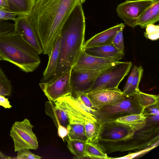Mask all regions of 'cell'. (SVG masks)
Wrapping results in <instances>:
<instances>
[{
	"label": "cell",
	"mask_w": 159,
	"mask_h": 159,
	"mask_svg": "<svg viewBox=\"0 0 159 159\" xmlns=\"http://www.w3.org/2000/svg\"><path fill=\"white\" fill-rule=\"evenodd\" d=\"M86 0H36L28 16L44 54H49L64 24L75 6Z\"/></svg>",
	"instance_id": "cell-1"
},
{
	"label": "cell",
	"mask_w": 159,
	"mask_h": 159,
	"mask_svg": "<svg viewBox=\"0 0 159 159\" xmlns=\"http://www.w3.org/2000/svg\"><path fill=\"white\" fill-rule=\"evenodd\" d=\"M82 4L79 3L75 6L63 26L60 34V55L57 71L50 80L71 69L84 50L86 25Z\"/></svg>",
	"instance_id": "cell-2"
},
{
	"label": "cell",
	"mask_w": 159,
	"mask_h": 159,
	"mask_svg": "<svg viewBox=\"0 0 159 159\" xmlns=\"http://www.w3.org/2000/svg\"><path fill=\"white\" fill-rule=\"evenodd\" d=\"M39 55L14 30L0 36V55L24 72H32L39 67Z\"/></svg>",
	"instance_id": "cell-3"
},
{
	"label": "cell",
	"mask_w": 159,
	"mask_h": 159,
	"mask_svg": "<svg viewBox=\"0 0 159 159\" xmlns=\"http://www.w3.org/2000/svg\"><path fill=\"white\" fill-rule=\"evenodd\" d=\"M144 109L133 96L124 95L117 102L96 109L93 115L99 122L103 123L116 121L127 115L142 113Z\"/></svg>",
	"instance_id": "cell-4"
},
{
	"label": "cell",
	"mask_w": 159,
	"mask_h": 159,
	"mask_svg": "<svg viewBox=\"0 0 159 159\" xmlns=\"http://www.w3.org/2000/svg\"><path fill=\"white\" fill-rule=\"evenodd\" d=\"M132 66L131 61H119L104 69L97 76L90 91L118 88L120 82L128 74Z\"/></svg>",
	"instance_id": "cell-5"
},
{
	"label": "cell",
	"mask_w": 159,
	"mask_h": 159,
	"mask_svg": "<svg viewBox=\"0 0 159 159\" xmlns=\"http://www.w3.org/2000/svg\"><path fill=\"white\" fill-rule=\"evenodd\" d=\"M55 102L67 114L69 122L68 138L87 142L84 119L76 108L72 95L65 96Z\"/></svg>",
	"instance_id": "cell-6"
},
{
	"label": "cell",
	"mask_w": 159,
	"mask_h": 159,
	"mask_svg": "<svg viewBox=\"0 0 159 159\" xmlns=\"http://www.w3.org/2000/svg\"><path fill=\"white\" fill-rule=\"evenodd\" d=\"M33 127L27 119L16 121L13 124L10 135L13 141L15 152L25 149L36 150L38 148L37 138L32 130Z\"/></svg>",
	"instance_id": "cell-7"
},
{
	"label": "cell",
	"mask_w": 159,
	"mask_h": 159,
	"mask_svg": "<svg viewBox=\"0 0 159 159\" xmlns=\"http://www.w3.org/2000/svg\"><path fill=\"white\" fill-rule=\"evenodd\" d=\"M71 69L55 79L39 83L40 88L49 100L55 102L60 98L72 95Z\"/></svg>",
	"instance_id": "cell-8"
},
{
	"label": "cell",
	"mask_w": 159,
	"mask_h": 159,
	"mask_svg": "<svg viewBox=\"0 0 159 159\" xmlns=\"http://www.w3.org/2000/svg\"><path fill=\"white\" fill-rule=\"evenodd\" d=\"M153 0H126L117 6L116 12L125 24L134 28L136 26V23L139 17Z\"/></svg>",
	"instance_id": "cell-9"
},
{
	"label": "cell",
	"mask_w": 159,
	"mask_h": 159,
	"mask_svg": "<svg viewBox=\"0 0 159 159\" xmlns=\"http://www.w3.org/2000/svg\"><path fill=\"white\" fill-rule=\"evenodd\" d=\"M107 68L98 70L72 68L70 77L72 95L76 92H90L98 75Z\"/></svg>",
	"instance_id": "cell-10"
},
{
	"label": "cell",
	"mask_w": 159,
	"mask_h": 159,
	"mask_svg": "<svg viewBox=\"0 0 159 159\" xmlns=\"http://www.w3.org/2000/svg\"><path fill=\"white\" fill-rule=\"evenodd\" d=\"M110 127L101 124L99 140L116 142L127 140L132 138L135 131L129 126L116 121L106 122Z\"/></svg>",
	"instance_id": "cell-11"
},
{
	"label": "cell",
	"mask_w": 159,
	"mask_h": 159,
	"mask_svg": "<svg viewBox=\"0 0 159 159\" xmlns=\"http://www.w3.org/2000/svg\"><path fill=\"white\" fill-rule=\"evenodd\" d=\"M14 22V30L34 48L39 54L43 53L40 41L29 16H18Z\"/></svg>",
	"instance_id": "cell-12"
},
{
	"label": "cell",
	"mask_w": 159,
	"mask_h": 159,
	"mask_svg": "<svg viewBox=\"0 0 159 159\" xmlns=\"http://www.w3.org/2000/svg\"><path fill=\"white\" fill-rule=\"evenodd\" d=\"M87 94L95 109L117 102L124 96L118 88L90 91Z\"/></svg>",
	"instance_id": "cell-13"
},
{
	"label": "cell",
	"mask_w": 159,
	"mask_h": 159,
	"mask_svg": "<svg viewBox=\"0 0 159 159\" xmlns=\"http://www.w3.org/2000/svg\"><path fill=\"white\" fill-rule=\"evenodd\" d=\"M119 61L93 56L83 50L72 68L88 70L101 69L113 65Z\"/></svg>",
	"instance_id": "cell-14"
},
{
	"label": "cell",
	"mask_w": 159,
	"mask_h": 159,
	"mask_svg": "<svg viewBox=\"0 0 159 159\" xmlns=\"http://www.w3.org/2000/svg\"><path fill=\"white\" fill-rule=\"evenodd\" d=\"M125 27L124 24L120 23L95 34L84 42L83 50L111 43L116 34Z\"/></svg>",
	"instance_id": "cell-15"
},
{
	"label": "cell",
	"mask_w": 159,
	"mask_h": 159,
	"mask_svg": "<svg viewBox=\"0 0 159 159\" xmlns=\"http://www.w3.org/2000/svg\"><path fill=\"white\" fill-rule=\"evenodd\" d=\"M84 50L93 56L116 61H119L124 56V53L119 51L112 43L89 48Z\"/></svg>",
	"instance_id": "cell-16"
},
{
	"label": "cell",
	"mask_w": 159,
	"mask_h": 159,
	"mask_svg": "<svg viewBox=\"0 0 159 159\" xmlns=\"http://www.w3.org/2000/svg\"><path fill=\"white\" fill-rule=\"evenodd\" d=\"M45 112L52 120L57 128L59 125L67 129L69 124L67 114L55 102L49 100L45 104Z\"/></svg>",
	"instance_id": "cell-17"
},
{
	"label": "cell",
	"mask_w": 159,
	"mask_h": 159,
	"mask_svg": "<svg viewBox=\"0 0 159 159\" xmlns=\"http://www.w3.org/2000/svg\"><path fill=\"white\" fill-rule=\"evenodd\" d=\"M60 42L61 37L60 35L53 44L51 52L48 55L49 58L48 64L43 72V82L48 80V79L50 80L56 74L59 60Z\"/></svg>",
	"instance_id": "cell-18"
},
{
	"label": "cell",
	"mask_w": 159,
	"mask_h": 159,
	"mask_svg": "<svg viewBox=\"0 0 159 159\" xmlns=\"http://www.w3.org/2000/svg\"><path fill=\"white\" fill-rule=\"evenodd\" d=\"M159 20V0H154L152 3L143 12L138 20L136 25L145 28L150 24H154Z\"/></svg>",
	"instance_id": "cell-19"
},
{
	"label": "cell",
	"mask_w": 159,
	"mask_h": 159,
	"mask_svg": "<svg viewBox=\"0 0 159 159\" xmlns=\"http://www.w3.org/2000/svg\"><path fill=\"white\" fill-rule=\"evenodd\" d=\"M129 126L135 131L144 128L147 124V117L142 113L125 116L116 121Z\"/></svg>",
	"instance_id": "cell-20"
},
{
	"label": "cell",
	"mask_w": 159,
	"mask_h": 159,
	"mask_svg": "<svg viewBox=\"0 0 159 159\" xmlns=\"http://www.w3.org/2000/svg\"><path fill=\"white\" fill-rule=\"evenodd\" d=\"M36 0H8L10 11L29 16Z\"/></svg>",
	"instance_id": "cell-21"
},
{
	"label": "cell",
	"mask_w": 159,
	"mask_h": 159,
	"mask_svg": "<svg viewBox=\"0 0 159 159\" xmlns=\"http://www.w3.org/2000/svg\"><path fill=\"white\" fill-rule=\"evenodd\" d=\"M84 124L87 142L98 143L101 123L97 120L88 119L84 120Z\"/></svg>",
	"instance_id": "cell-22"
},
{
	"label": "cell",
	"mask_w": 159,
	"mask_h": 159,
	"mask_svg": "<svg viewBox=\"0 0 159 159\" xmlns=\"http://www.w3.org/2000/svg\"><path fill=\"white\" fill-rule=\"evenodd\" d=\"M85 158L92 159H108L107 153L98 143L87 142L84 151Z\"/></svg>",
	"instance_id": "cell-23"
},
{
	"label": "cell",
	"mask_w": 159,
	"mask_h": 159,
	"mask_svg": "<svg viewBox=\"0 0 159 159\" xmlns=\"http://www.w3.org/2000/svg\"><path fill=\"white\" fill-rule=\"evenodd\" d=\"M132 96L142 107L145 108L159 103V95L144 93L139 90Z\"/></svg>",
	"instance_id": "cell-24"
},
{
	"label": "cell",
	"mask_w": 159,
	"mask_h": 159,
	"mask_svg": "<svg viewBox=\"0 0 159 159\" xmlns=\"http://www.w3.org/2000/svg\"><path fill=\"white\" fill-rule=\"evenodd\" d=\"M67 147L70 152L74 155V158H85L84 151L86 142L78 139H66Z\"/></svg>",
	"instance_id": "cell-25"
},
{
	"label": "cell",
	"mask_w": 159,
	"mask_h": 159,
	"mask_svg": "<svg viewBox=\"0 0 159 159\" xmlns=\"http://www.w3.org/2000/svg\"><path fill=\"white\" fill-rule=\"evenodd\" d=\"M143 69L141 66L138 67L137 71L129 86L123 93L125 96H132L139 89V85L142 76Z\"/></svg>",
	"instance_id": "cell-26"
},
{
	"label": "cell",
	"mask_w": 159,
	"mask_h": 159,
	"mask_svg": "<svg viewBox=\"0 0 159 159\" xmlns=\"http://www.w3.org/2000/svg\"><path fill=\"white\" fill-rule=\"evenodd\" d=\"M12 90L10 80L0 66V95L10 96L11 95Z\"/></svg>",
	"instance_id": "cell-27"
},
{
	"label": "cell",
	"mask_w": 159,
	"mask_h": 159,
	"mask_svg": "<svg viewBox=\"0 0 159 159\" xmlns=\"http://www.w3.org/2000/svg\"><path fill=\"white\" fill-rule=\"evenodd\" d=\"M72 95L75 98L78 102L84 109L93 115L96 109L93 107L87 93L76 92Z\"/></svg>",
	"instance_id": "cell-28"
},
{
	"label": "cell",
	"mask_w": 159,
	"mask_h": 159,
	"mask_svg": "<svg viewBox=\"0 0 159 159\" xmlns=\"http://www.w3.org/2000/svg\"><path fill=\"white\" fill-rule=\"evenodd\" d=\"M144 36L151 40H156L159 38V25L153 24L148 25L146 27Z\"/></svg>",
	"instance_id": "cell-29"
},
{
	"label": "cell",
	"mask_w": 159,
	"mask_h": 159,
	"mask_svg": "<svg viewBox=\"0 0 159 159\" xmlns=\"http://www.w3.org/2000/svg\"><path fill=\"white\" fill-rule=\"evenodd\" d=\"M124 28H122L115 35L112 43L113 45L120 52L124 53V44L123 37V30Z\"/></svg>",
	"instance_id": "cell-30"
},
{
	"label": "cell",
	"mask_w": 159,
	"mask_h": 159,
	"mask_svg": "<svg viewBox=\"0 0 159 159\" xmlns=\"http://www.w3.org/2000/svg\"><path fill=\"white\" fill-rule=\"evenodd\" d=\"M23 15L7 11L0 7V22L3 20H12L15 21L18 16Z\"/></svg>",
	"instance_id": "cell-31"
},
{
	"label": "cell",
	"mask_w": 159,
	"mask_h": 159,
	"mask_svg": "<svg viewBox=\"0 0 159 159\" xmlns=\"http://www.w3.org/2000/svg\"><path fill=\"white\" fill-rule=\"evenodd\" d=\"M28 149L18 151L16 157L11 158L17 159H40L42 157L30 152Z\"/></svg>",
	"instance_id": "cell-32"
},
{
	"label": "cell",
	"mask_w": 159,
	"mask_h": 159,
	"mask_svg": "<svg viewBox=\"0 0 159 159\" xmlns=\"http://www.w3.org/2000/svg\"><path fill=\"white\" fill-rule=\"evenodd\" d=\"M14 25L6 21L0 22V36L14 30Z\"/></svg>",
	"instance_id": "cell-33"
},
{
	"label": "cell",
	"mask_w": 159,
	"mask_h": 159,
	"mask_svg": "<svg viewBox=\"0 0 159 159\" xmlns=\"http://www.w3.org/2000/svg\"><path fill=\"white\" fill-rule=\"evenodd\" d=\"M159 103L144 108L143 113L146 116L159 114Z\"/></svg>",
	"instance_id": "cell-34"
},
{
	"label": "cell",
	"mask_w": 159,
	"mask_h": 159,
	"mask_svg": "<svg viewBox=\"0 0 159 159\" xmlns=\"http://www.w3.org/2000/svg\"><path fill=\"white\" fill-rule=\"evenodd\" d=\"M138 67L136 66H134L131 72L128 77L126 84L123 88L122 93L125 92L128 89L130 84L137 70Z\"/></svg>",
	"instance_id": "cell-35"
},
{
	"label": "cell",
	"mask_w": 159,
	"mask_h": 159,
	"mask_svg": "<svg viewBox=\"0 0 159 159\" xmlns=\"http://www.w3.org/2000/svg\"><path fill=\"white\" fill-rule=\"evenodd\" d=\"M57 129L59 136L64 141V138L67 136L68 133V129L61 125H59Z\"/></svg>",
	"instance_id": "cell-36"
},
{
	"label": "cell",
	"mask_w": 159,
	"mask_h": 159,
	"mask_svg": "<svg viewBox=\"0 0 159 159\" xmlns=\"http://www.w3.org/2000/svg\"><path fill=\"white\" fill-rule=\"evenodd\" d=\"M0 106L5 109L11 108L12 107L8 98H6L2 95H0Z\"/></svg>",
	"instance_id": "cell-37"
},
{
	"label": "cell",
	"mask_w": 159,
	"mask_h": 159,
	"mask_svg": "<svg viewBox=\"0 0 159 159\" xmlns=\"http://www.w3.org/2000/svg\"><path fill=\"white\" fill-rule=\"evenodd\" d=\"M0 7L11 11L8 0H0Z\"/></svg>",
	"instance_id": "cell-38"
},
{
	"label": "cell",
	"mask_w": 159,
	"mask_h": 159,
	"mask_svg": "<svg viewBox=\"0 0 159 159\" xmlns=\"http://www.w3.org/2000/svg\"><path fill=\"white\" fill-rule=\"evenodd\" d=\"M0 158L1 159H7L11 158V157L6 156L0 151Z\"/></svg>",
	"instance_id": "cell-39"
},
{
	"label": "cell",
	"mask_w": 159,
	"mask_h": 159,
	"mask_svg": "<svg viewBox=\"0 0 159 159\" xmlns=\"http://www.w3.org/2000/svg\"><path fill=\"white\" fill-rule=\"evenodd\" d=\"M4 60L3 59L0 55V61Z\"/></svg>",
	"instance_id": "cell-40"
}]
</instances>
